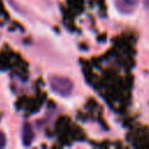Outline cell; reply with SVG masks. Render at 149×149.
Returning a JSON list of instances; mask_svg holds the SVG:
<instances>
[{
    "label": "cell",
    "mask_w": 149,
    "mask_h": 149,
    "mask_svg": "<svg viewBox=\"0 0 149 149\" xmlns=\"http://www.w3.org/2000/svg\"><path fill=\"white\" fill-rule=\"evenodd\" d=\"M49 83H50V88L61 97H69L73 91V83L66 77L51 76Z\"/></svg>",
    "instance_id": "1"
},
{
    "label": "cell",
    "mask_w": 149,
    "mask_h": 149,
    "mask_svg": "<svg viewBox=\"0 0 149 149\" xmlns=\"http://www.w3.org/2000/svg\"><path fill=\"white\" fill-rule=\"evenodd\" d=\"M118 10L122 14H132L139 6V0H115Z\"/></svg>",
    "instance_id": "2"
},
{
    "label": "cell",
    "mask_w": 149,
    "mask_h": 149,
    "mask_svg": "<svg viewBox=\"0 0 149 149\" xmlns=\"http://www.w3.org/2000/svg\"><path fill=\"white\" fill-rule=\"evenodd\" d=\"M34 140V132H33V127L30 126V123L26 122L22 127V143L26 147H29L31 144Z\"/></svg>",
    "instance_id": "3"
},
{
    "label": "cell",
    "mask_w": 149,
    "mask_h": 149,
    "mask_svg": "<svg viewBox=\"0 0 149 149\" xmlns=\"http://www.w3.org/2000/svg\"><path fill=\"white\" fill-rule=\"evenodd\" d=\"M5 146H6V135L2 132H0V149L3 148Z\"/></svg>",
    "instance_id": "4"
}]
</instances>
